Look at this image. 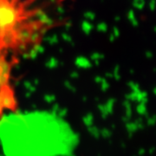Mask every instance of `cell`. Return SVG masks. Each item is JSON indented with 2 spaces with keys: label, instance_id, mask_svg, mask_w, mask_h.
<instances>
[{
  "label": "cell",
  "instance_id": "6da1fadb",
  "mask_svg": "<svg viewBox=\"0 0 156 156\" xmlns=\"http://www.w3.org/2000/svg\"><path fill=\"white\" fill-rule=\"evenodd\" d=\"M77 143L71 125L53 112H14L0 119V147L5 156H69Z\"/></svg>",
  "mask_w": 156,
  "mask_h": 156
},
{
  "label": "cell",
  "instance_id": "7a4b0ae2",
  "mask_svg": "<svg viewBox=\"0 0 156 156\" xmlns=\"http://www.w3.org/2000/svg\"><path fill=\"white\" fill-rule=\"evenodd\" d=\"M39 0H0V54L27 52L41 43L56 20Z\"/></svg>",
  "mask_w": 156,
  "mask_h": 156
}]
</instances>
